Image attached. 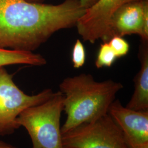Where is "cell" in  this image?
I'll list each match as a JSON object with an SVG mask.
<instances>
[{"label":"cell","instance_id":"6da1fadb","mask_svg":"<svg viewBox=\"0 0 148 148\" xmlns=\"http://www.w3.org/2000/svg\"><path fill=\"white\" fill-rule=\"evenodd\" d=\"M85 11L79 0L58 5L0 0V48L33 52L55 32L75 27Z\"/></svg>","mask_w":148,"mask_h":148},{"label":"cell","instance_id":"7a4b0ae2","mask_svg":"<svg viewBox=\"0 0 148 148\" xmlns=\"http://www.w3.org/2000/svg\"><path fill=\"white\" fill-rule=\"evenodd\" d=\"M123 88L112 79L98 82L89 74L68 77L59 85L64 95L63 111L66 119L62 134L81 124L93 121L108 114L117 93Z\"/></svg>","mask_w":148,"mask_h":148},{"label":"cell","instance_id":"3957f363","mask_svg":"<svg viewBox=\"0 0 148 148\" xmlns=\"http://www.w3.org/2000/svg\"><path fill=\"white\" fill-rule=\"evenodd\" d=\"M64 95L59 90L48 100L28 108L18 117L19 127H24L32 140V148H63L60 118Z\"/></svg>","mask_w":148,"mask_h":148},{"label":"cell","instance_id":"277c9868","mask_svg":"<svg viewBox=\"0 0 148 148\" xmlns=\"http://www.w3.org/2000/svg\"><path fill=\"white\" fill-rule=\"evenodd\" d=\"M54 94L45 89L35 95H28L16 85L13 75L0 67V137L10 136L19 128L16 120L27 108L40 104Z\"/></svg>","mask_w":148,"mask_h":148},{"label":"cell","instance_id":"5b68a950","mask_svg":"<svg viewBox=\"0 0 148 148\" xmlns=\"http://www.w3.org/2000/svg\"><path fill=\"white\" fill-rule=\"evenodd\" d=\"M62 135L63 148H128L121 131L108 114Z\"/></svg>","mask_w":148,"mask_h":148},{"label":"cell","instance_id":"8992f818","mask_svg":"<svg viewBox=\"0 0 148 148\" xmlns=\"http://www.w3.org/2000/svg\"><path fill=\"white\" fill-rule=\"evenodd\" d=\"M138 0H98L86 10L76 27L84 41L95 43L109 41V25L114 13L125 4Z\"/></svg>","mask_w":148,"mask_h":148},{"label":"cell","instance_id":"52a82bcc","mask_svg":"<svg viewBox=\"0 0 148 148\" xmlns=\"http://www.w3.org/2000/svg\"><path fill=\"white\" fill-rule=\"evenodd\" d=\"M136 34L143 42L148 40V0H138L120 7L111 17L109 40L114 36Z\"/></svg>","mask_w":148,"mask_h":148},{"label":"cell","instance_id":"ba28073f","mask_svg":"<svg viewBox=\"0 0 148 148\" xmlns=\"http://www.w3.org/2000/svg\"><path fill=\"white\" fill-rule=\"evenodd\" d=\"M108 114L121 131L127 148H139L148 143V111L131 110L115 99Z\"/></svg>","mask_w":148,"mask_h":148},{"label":"cell","instance_id":"9c48e42d","mask_svg":"<svg viewBox=\"0 0 148 148\" xmlns=\"http://www.w3.org/2000/svg\"><path fill=\"white\" fill-rule=\"evenodd\" d=\"M138 55L140 68L134 79V93L126 107L136 111H148V42L142 43Z\"/></svg>","mask_w":148,"mask_h":148},{"label":"cell","instance_id":"30bf717a","mask_svg":"<svg viewBox=\"0 0 148 148\" xmlns=\"http://www.w3.org/2000/svg\"><path fill=\"white\" fill-rule=\"evenodd\" d=\"M46 63V59L38 53L0 48V67L18 64L39 66Z\"/></svg>","mask_w":148,"mask_h":148},{"label":"cell","instance_id":"8fae6325","mask_svg":"<svg viewBox=\"0 0 148 148\" xmlns=\"http://www.w3.org/2000/svg\"><path fill=\"white\" fill-rule=\"evenodd\" d=\"M116 59V56L109 42H103L99 49L95 60V66L98 69L103 67H110Z\"/></svg>","mask_w":148,"mask_h":148},{"label":"cell","instance_id":"7c38bea8","mask_svg":"<svg viewBox=\"0 0 148 148\" xmlns=\"http://www.w3.org/2000/svg\"><path fill=\"white\" fill-rule=\"evenodd\" d=\"M86 62L85 47L79 39H77L74 44L72 52V62L75 69L81 68Z\"/></svg>","mask_w":148,"mask_h":148},{"label":"cell","instance_id":"4fadbf2b","mask_svg":"<svg viewBox=\"0 0 148 148\" xmlns=\"http://www.w3.org/2000/svg\"><path fill=\"white\" fill-rule=\"evenodd\" d=\"M117 58L127 55L130 51V45L122 37L114 36L108 41Z\"/></svg>","mask_w":148,"mask_h":148},{"label":"cell","instance_id":"5bb4252c","mask_svg":"<svg viewBox=\"0 0 148 148\" xmlns=\"http://www.w3.org/2000/svg\"><path fill=\"white\" fill-rule=\"evenodd\" d=\"M27 1H29L30 0H27ZM98 1V0H79L81 5H82V7H84L86 10L90 8L94 4H95Z\"/></svg>","mask_w":148,"mask_h":148},{"label":"cell","instance_id":"9a60e30c","mask_svg":"<svg viewBox=\"0 0 148 148\" xmlns=\"http://www.w3.org/2000/svg\"><path fill=\"white\" fill-rule=\"evenodd\" d=\"M0 148H19L10 143L0 140Z\"/></svg>","mask_w":148,"mask_h":148},{"label":"cell","instance_id":"2e32d148","mask_svg":"<svg viewBox=\"0 0 148 148\" xmlns=\"http://www.w3.org/2000/svg\"><path fill=\"white\" fill-rule=\"evenodd\" d=\"M139 148H148V143L144 144L142 146H141Z\"/></svg>","mask_w":148,"mask_h":148}]
</instances>
